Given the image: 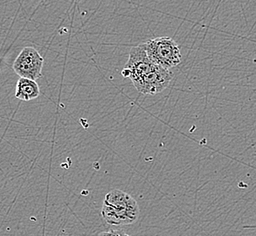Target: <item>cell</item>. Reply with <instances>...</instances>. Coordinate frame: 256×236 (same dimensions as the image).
<instances>
[{
	"instance_id": "3",
	"label": "cell",
	"mask_w": 256,
	"mask_h": 236,
	"mask_svg": "<svg viewBox=\"0 0 256 236\" xmlns=\"http://www.w3.org/2000/svg\"><path fill=\"white\" fill-rule=\"evenodd\" d=\"M149 58L162 68H172L181 63L182 54L178 43L171 38L160 36L139 44Z\"/></svg>"
},
{
	"instance_id": "6",
	"label": "cell",
	"mask_w": 256,
	"mask_h": 236,
	"mask_svg": "<svg viewBox=\"0 0 256 236\" xmlns=\"http://www.w3.org/2000/svg\"><path fill=\"white\" fill-rule=\"evenodd\" d=\"M98 236H129L126 232L122 231H110L103 232L101 234H99Z\"/></svg>"
},
{
	"instance_id": "2",
	"label": "cell",
	"mask_w": 256,
	"mask_h": 236,
	"mask_svg": "<svg viewBox=\"0 0 256 236\" xmlns=\"http://www.w3.org/2000/svg\"><path fill=\"white\" fill-rule=\"evenodd\" d=\"M101 214L110 226H128L138 221L140 209L138 202L128 192L114 189L106 194Z\"/></svg>"
},
{
	"instance_id": "5",
	"label": "cell",
	"mask_w": 256,
	"mask_h": 236,
	"mask_svg": "<svg viewBox=\"0 0 256 236\" xmlns=\"http://www.w3.org/2000/svg\"><path fill=\"white\" fill-rule=\"evenodd\" d=\"M40 96L38 84L31 79L20 78L16 86L15 96L22 101H31Z\"/></svg>"
},
{
	"instance_id": "4",
	"label": "cell",
	"mask_w": 256,
	"mask_h": 236,
	"mask_svg": "<svg viewBox=\"0 0 256 236\" xmlns=\"http://www.w3.org/2000/svg\"><path fill=\"white\" fill-rule=\"evenodd\" d=\"M44 58L38 50L26 46L21 50L13 64V70L20 78L38 80L42 76Z\"/></svg>"
},
{
	"instance_id": "1",
	"label": "cell",
	"mask_w": 256,
	"mask_h": 236,
	"mask_svg": "<svg viewBox=\"0 0 256 236\" xmlns=\"http://www.w3.org/2000/svg\"><path fill=\"white\" fill-rule=\"evenodd\" d=\"M122 74L124 78L132 81L139 93L151 96L168 88L174 76L170 70L162 68L153 62L139 46L130 50Z\"/></svg>"
}]
</instances>
